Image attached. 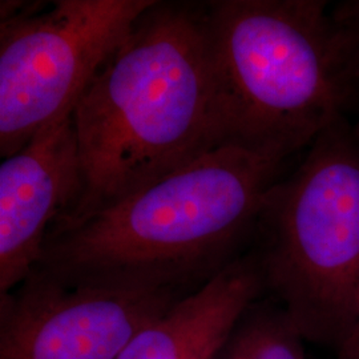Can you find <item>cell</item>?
<instances>
[{
    "label": "cell",
    "instance_id": "obj_1",
    "mask_svg": "<svg viewBox=\"0 0 359 359\" xmlns=\"http://www.w3.org/2000/svg\"><path fill=\"white\" fill-rule=\"evenodd\" d=\"M283 163L216 147L112 205L55 224L34 270L72 286L193 293L241 257Z\"/></svg>",
    "mask_w": 359,
    "mask_h": 359
},
{
    "label": "cell",
    "instance_id": "obj_2",
    "mask_svg": "<svg viewBox=\"0 0 359 359\" xmlns=\"http://www.w3.org/2000/svg\"><path fill=\"white\" fill-rule=\"evenodd\" d=\"M74 123L81 189L55 224L99 212L219 147L204 1L154 0L90 81Z\"/></svg>",
    "mask_w": 359,
    "mask_h": 359
},
{
    "label": "cell",
    "instance_id": "obj_3",
    "mask_svg": "<svg viewBox=\"0 0 359 359\" xmlns=\"http://www.w3.org/2000/svg\"><path fill=\"white\" fill-rule=\"evenodd\" d=\"M323 0L204 1L221 145L286 161L338 123L351 80Z\"/></svg>",
    "mask_w": 359,
    "mask_h": 359
},
{
    "label": "cell",
    "instance_id": "obj_4",
    "mask_svg": "<svg viewBox=\"0 0 359 359\" xmlns=\"http://www.w3.org/2000/svg\"><path fill=\"white\" fill-rule=\"evenodd\" d=\"M265 289L305 341L335 346L359 302V147L337 127L265 197L257 225Z\"/></svg>",
    "mask_w": 359,
    "mask_h": 359
},
{
    "label": "cell",
    "instance_id": "obj_5",
    "mask_svg": "<svg viewBox=\"0 0 359 359\" xmlns=\"http://www.w3.org/2000/svg\"><path fill=\"white\" fill-rule=\"evenodd\" d=\"M154 0L1 1L0 154L72 112Z\"/></svg>",
    "mask_w": 359,
    "mask_h": 359
},
{
    "label": "cell",
    "instance_id": "obj_6",
    "mask_svg": "<svg viewBox=\"0 0 359 359\" xmlns=\"http://www.w3.org/2000/svg\"><path fill=\"white\" fill-rule=\"evenodd\" d=\"M184 295L72 286L38 270L0 301V359H118Z\"/></svg>",
    "mask_w": 359,
    "mask_h": 359
},
{
    "label": "cell",
    "instance_id": "obj_7",
    "mask_svg": "<svg viewBox=\"0 0 359 359\" xmlns=\"http://www.w3.org/2000/svg\"><path fill=\"white\" fill-rule=\"evenodd\" d=\"M74 111L40 130L0 165L1 294L13 292L35 269L52 225L80 196Z\"/></svg>",
    "mask_w": 359,
    "mask_h": 359
},
{
    "label": "cell",
    "instance_id": "obj_8",
    "mask_svg": "<svg viewBox=\"0 0 359 359\" xmlns=\"http://www.w3.org/2000/svg\"><path fill=\"white\" fill-rule=\"evenodd\" d=\"M264 289L257 253L241 256L145 325L118 359H212Z\"/></svg>",
    "mask_w": 359,
    "mask_h": 359
},
{
    "label": "cell",
    "instance_id": "obj_9",
    "mask_svg": "<svg viewBox=\"0 0 359 359\" xmlns=\"http://www.w3.org/2000/svg\"><path fill=\"white\" fill-rule=\"evenodd\" d=\"M250 309L226 344V359H305V338L283 308Z\"/></svg>",
    "mask_w": 359,
    "mask_h": 359
},
{
    "label": "cell",
    "instance_id": "obj_10",
    "mask_svg": "<svg viewBox=\"0 0 359 359\" xmlns=\"http://www.w3.org/2000/svg\"><path fill=\"white\" fill-rule=\"evenodd\" d=\"M329 16L353 83L359 79V0L339 3Z\"/></svg>",
    "mask_w": 359,
    "mask_h": 359
},
{
    "label": "cell",
    "instance_id": "obj_11",
    "mask_svg": "<svg viewBox=\"0 0 359 359\" xmlns=\"http://www.w3.org/2000/svg\"><path fill=\"white\" fill-rule=\"evenodd\" d=\"M337 359H359V322L350 325L337 345Z\"/></svg>",
    "mask_w": 359,
    "mask_h": 359
},
{
    "label": "cell",
    "instance_id": "obj_12",
    "mask_svg": "<svg viewBox=\"0 0 359 359\" xmlns=\"http://www.w3.org/2000/svg\"><path fill=\"white\" fill-rule=\"evenodd\" d=\"M355 139H357V142H359V120L358 124H357V128H355Z\"/></svg>",
    "mask_w": 359,
    "mask_h": 359
}]
</instances>
